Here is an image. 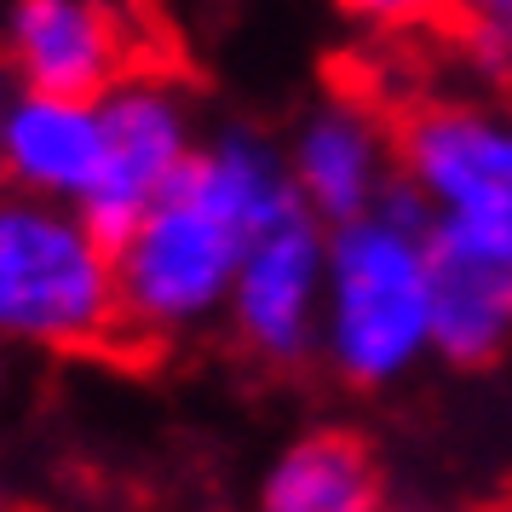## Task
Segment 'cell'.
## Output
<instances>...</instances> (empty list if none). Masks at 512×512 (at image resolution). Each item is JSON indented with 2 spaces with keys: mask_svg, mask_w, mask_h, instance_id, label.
<instances>
[{
  "mask_svg": "<svg viewBox=\"0 0 512 512\" xmlns=\"http://www.w3.org/2000/svg\"><path fill=\"white\" fill-rule=\"evenodd\" d=\"M392 144L432 225L512 259V98H426L397 116Z\"/></svg>",
  "mask_w": 512,
  "mask_h": 512,
  "instance_id": "4",
  "label": "cell"
},
{
  "mask_svg": "<svg viewBox=\"0 0 512 512\" xmlns=\"http://www.w3.org/2000/svg\"><path fill=\"white\" fill-rule=\"evenodd\" d=\"M323 265L328 225L305 202L265 219L248 236V254L236 265L231 300H225V323H231L236 346L271 369H300L305 357H317Z\"/></svg>",
  "mask_w": 512,
  "mask_h": 512,
  "instance_id": "6",
  "label": "cell"
},
{
  "mask_svg": "<svg viewBox=\"0 0 512 512\" xmlns=\"http://www.w3.org/2000/svg\"><path fill=\"white\" fill-rule=\"evenodd\" d=\"M288 179L300 190V202L323 225L357 219L369 213L397 179V144L386 116L369 98L334 93L317 110H305V121L294 127V139L282 150Z\"/></svg>",
  "mask_w": 512,
  "mask_h": 512,
  "instance_id": "8",
  "label": "cell"
},
{
  "mask_svg": "<svg viewBox=\"0 0 512 512\" xmlns=\"http://www.w3.org/2000/svg\"><path fill=\"white\" fill-rule=\"evenodd\" d=\"M357 29L369 35H426L449 24V0H334Z\"/></svg>",
  "mask_w": 512,
  "mask_h": 512,
  "instance_id": "13",
  "label": "cell"
},
{
  "mask_svg": "<svg viewBox=\"0 0 512 512\" xmlns=\"http://www.w3.org/2000/svg\"><path fill=\"white\" fill-rule=\"evenodd\" d=\"M12 98H18V81H12L6 58H0V121H6V110H12Z\"/></svg>",
  "mask_w": 512,
  "mask_h": 512,
  "instance_id": "14",
  "label": "cell"
},
{
  "mask_svg": "<svg viewBox=\"0 0 512 512\" xmlns=\"http://www.w3.org/2000/svg\"><path fill=\"white\" fill-rule=\"evenodd\" d=\"M248 512H392V501L369 438L346 426H311L259 472Z\"/></svg>",
  "mask_w": 512,
  "mask_h": 512,
  "instance_id": "11",
  "label": "cell"
},
{
  "mask_svg": "<svg viewBox=\"0 0 512 512\" xmlns=\"http://www.w3.org/2000/svg\"><path fill=\"white\" fill-rule=\"evenodd\" d=\"M432 213L415 190H392L357 219L328 225L317 357L351 392H386L432 357Z\"/></svg>",
  "mask_w": 512,
  "mask_h": 512,
  "instance_id": "2",
  "label": "cell"
},
{
  "mask_svg": "<svg viewBox=\"0 0 512 512\" xmlns=\"http://www.w3.org/2000/svg\"><path fill=\"white\" fill-rule=\"evenodd\" d=\"M0 512H12V501H6V484H0Z\"/></svg>",
  "mask_w": 512,
  "mask_h": 512,
  "instance_id": "16",
  "label": "cell"
},
{
  "mask_svg": "<svg viewBox=\"0 0 512 512\" xmlns=\"http://www.w3.org/2000/svg\"><path fill=\"white\" fill-rule=\"evenodd\" d=\"M0 58L24 93L104 98L133 70V29L104 0H18L0 29Z\"/></svg>",
  "mask_w": 512,
  "mask_h": 512,
  "instance_id": "7",
  "label": "cell"
},
{
  "mask_svg": "<svg viewBox=\"0 0 512 512\" xmlns=\"http://www.w3.org/2000/svg\"><path fill=\"white\" fill-rule=\"evenodd\" d=\"M121 334L110 242L64 202L0 196V346L93 351Z\"/></svg>",
  "mask_w": 512,
  "mask_h": 512,
  "instance_id": "3",
  "label": "cell"
},
{
  "mask_svg": "<svg viewBox=\"0 0 512 512\" xmlns=\"http://www.w3.org/2000/svg\"><path fill=\"white\" fill-rule=\"evenodd\" d=\"M0 403H6V357H0Z\"/></svg>",
  "mask_w": 512,
  "mask_h": 512,
  "instance_id": "15",
  "label": "cell"
},
{
  "mask_svg": "<svg viewBox=\"0 0 512 512\" xmlns=\"http://www.w3.org/2000/svg\"><path fill=\"white\" fill-rule=\"evenodd\" d=\"M98 156H104V127H98V98L64 93H24L0 121V173L6 185L75 208L93 190Z\"/></svg>",
  "mask_w": 512,
  "mask_h": 512,
  "instance_id": "10",
  "label": "cell"
},
{
  "mask_svg": "<svg viewBox=\"0 0 512 512\" xmlns=\"http://www.w3.org/2000/svg\"><path fill=\"white\" fill-rule=\"evenodd\" d=\"M98 127H104V156L75 213L116 248L139 225V213L185 173L202 139H196V110L185 87L144 70H127L98 98Z\"/></svg>",
  "mask_w": 512,
  "mask_h": 512,
  "instance_id": "5",
  "label": "cell"
},
{
  "mask_svg": "<svg viewBox=\"0 0 512 512\" xmlns=\"http://www.w3.org/2000/svg\"><path fill=\"white\" fill-rule=\"evenodd\" d=\"M443 35H455L472 81H484L495 98H512V0H449Z\"/></svg>",
  "mask_w": 512,
  "mask_h": 512,
  "instance_id": "12",
  "label": "cell"
},
{
  "mask_svg": "<svg viewBox=\"0 0 512 512\" xmlns=\"http://www.w3.org/2000/svg\"><path fill=\"white\" fill-rule=\"evenodd\" d=\"M432 248V357L489 369L512 351V259L426 225Z\"/></svg>",
  "mask_w": 512,
  "mask_h": 512,
  "instance_id": "9",
  "label": "cell"
},
{
  "mask_svg": "<svg viewBox=\"0 0 512 512\" xmlns=\"http://www.w3.org/2000/svg\"><path fill=\"white\" fill-rule=\"evenodd\" d=\"M294 202L300 190L271 139L231 127L196 144L185 173L110 248L121 334L179 340L219 323L236 265L248 254V236Z\"/></svg>",
  "mask_w": 512,
  "mask_h": 512,
  "instance_id": "1",
  "label": "cell"
}]
</instances>
